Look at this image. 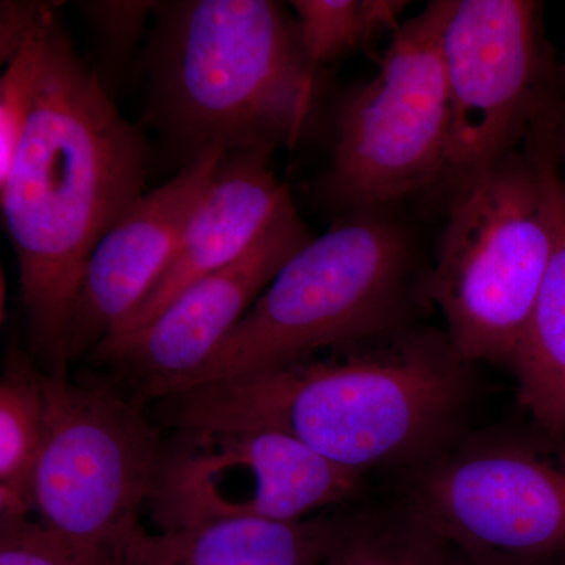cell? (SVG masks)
<instances>
[{"label":"cell","instance_id":"30bf717a","mask_svg":"<svg viewBox=\"0 0 565 565\" xmlns=\"http://www.w3.org/2000/svg\"><path fill=\"white\" fill-rule=\"evenodd\" d=\"M408 514L473 565L565 559V460L504 441L427 468Z\"/></svg>","mask_w":565,"mask_h":565},{"label":"cell","instance_id":"ac0fdd59","mask_svg":"<svg viewBox=\"0 0 565 565\" xmlns=\"http://www.w3.org/2000/svg\"><path fill=\"white\" fill-rule=\"evenodd\" d=\"M408 2L401 0H296L297 28L308 61L321 68L360 50L379 33L394 32Z\"/></svg>","mask_w":565,"mask_h":565},{"label":"cell","instance_id":"6da1fadb","mask_svg":"<svg viewBox=\"0 0 565 565\" xmlns=\"http://www.w3.org/2000/svg\"><path fill=\"white\" fill-rule=\"evenodd\" d=\"M148 162L143 137L50 3L35 109L0 184V206L20 266L29 340L51 370L68 367L66 332L85 267L145 195Z\"/></svg>","mask_w":565,"mask_h":565},{"label":"cell","instance_id":"5bb4252c","mask_svg":"<svg viewBox=\"0 0 565 565\" xmlns=\"http://www.w3.org/2000/svg\"><path fill=\"white\" fill-rule=\"evenodd\" d=\"M352 515L322 512L297 522L217 520L150 533L140 526L109 565H322Z\"/></svg>","mask_w":565,"mask_h":565},{"label":"cell","instance_id":"ffe728a7","mask_svg":"<svg viewBox=\"0 0 565 565\" xmlns=\"http://www.w3.org/2000/svg\"><path fill=\"white\" fill-rule=\"evenodd\" d=\"M0 565H109L32 516L0 515Z\"/></svg>","mask_w":565,"mask_h":565},{"label":"cell","instance_id":"ba28073f","mask_svg":"<svg viewBox=\"0 0 565 565\" xmlns=\"http://www.w3.org/2000/svg\"><path fill=\"white\" fill-rule=\"evenodd\" d=\"M539 10L531 0H444L441 54L451 98L446 184L516 150L563 104Z\"/></svg>","mask_w":565,"mask_h":565},{"label":"cell","instance_id":"44dd1931","mask_svg":"<svg viewBox=\"0 0 565 565\" xmlns=\"http://www.w3.org/2000/svg\"><path fill=\"white\" fill-rule=\"evenodd\" d=\"M159 2L148 0H95L82 2L81 11L102 43L103 62L120 68L131 58Z\"/></svg>","mask_w":565,"mask_h":565},{"label":"cell","instance_id":"603a6c76","mask_svg":"<svg viewBox=\"0 0 565 565\" xmlns=\"http://www.w3.org/2000/svg\"><path fill=\"white\" fill-rule=\"evenodd\" d=\"M553 137H555V147L557 159H559V166L565 169V103L563 104V107L557 110L555 120H553Z\"/></svg>","mask_w":565,"mask_h":565},{"label":"cell","instance_id":"5b68a950","mask_svg":"<svg viewBox=\"0 0 565 565\" xmlns=\"http://www.w3.org/2000/svg\"><path fill=\"white\" fill-rule=\"evenodd\" d=\"M419 274L414 236L390 207L344 212L281 267L178 393L411 326L416 297H426Z\"/></svg>","mask_w":565,"mask_h":565},{"label":"cell","instance_id":"4fadbf2b","mask_svg":"<svg viewBox=\"0 0 565 565\" xmlns=\"http://www.w3.org/2000/svg\"><path fill=\"white\" fill-rule=\"evenodd\" d=\"M273 154L264 150L225 152L182 230L169 266L134 313L93 351L96 362L140 332L196 281L236 262L294 203L288 185L270 167Z\"/></svg>","mask_w":565,"mask_h":565},{"label":"cell","instance_id":"3957f363","mask_svg":"<svg viewBox=\"0 0 565 565\" xmlns=\"http://www.w3.org/2000/svg\"><path fill=\"white\" fill-rule=\"evenodd\" d=\"M145 66L150 121L184 158L292 148L310 132L321 68L273 0L159 2Z\"/></svg>","mask_w":565,"mask_h":565},{"label":"cell","instance_id":"9c48e42d","mask_svg":"<svg viewBox=\"0 0 565 565\" xmlns=\"http://www.w3.org/2000/svg\"><path fill=\"white\" fill-rule=\"evenodd\" d=\"M362 486V475L274 430H178L150 508L161 531L217 520L297 522L349 503Z\"/></svg>","mask_w":565,"mask_h":565},{"label":"cell","instance_id":"8fae6325","mask_svg":"<svg viewBox=\"0 0 565 565\" xmlns=\"http://www.w3.org/2000/svg\"><path fill=\"white\" fill-rule=\"evenodd\" d=\"M313 237L296 204H289L236 262L196 281L103 363L121 366L147 397L180 392Z\"/></svg>","mask_w":565,"mask_h":565},{"label":"cell","instance_id":"7a4b0ae2","mask_svg":"<svg viewBox=\"0 0 565 565\" xmlns=\"http://www.w3.org/2000/svg\"><path fill=\"white\" fill-rule=\"evenodd\" d=\"M465 371L446 333L405 326L163 399L178 430H274L362 475L435 448L463 403Z\"/></svg>","mask_w":565,"mask_h":565},{"label":"cell","instance_id":"8992f818","mask_svg":"<svg viewBox=\"0 0 565 565\" xmlns=\"http://www.w3.org/2000/svg\"><path fill=\"white\" fill-rule=\"evenodd\" d=\"M444 0L393 32L373 79L337 115L332 166L322 182L345 212L384 210L444 182L451 98L441 54Z\"/></svg>","mask_w":565,"mask_h":565},{"label":"cell","instance_id":"7402d4cb","mask_svg":"<svg viewBox=\"0 0 565 565\" xmlns=\"http://www.w3.org/2000/svg\"><path fill=\"white\" fill-rule=\"evenodd\" d=\"M41 3L7 0L0 7V62L7 63L20 51L39 18Z\"/></svg>","mask_w":565,"mask_h":565},{"label":"cell","instance_id":"9a60e30c","mask_svg":"<svg viewBox=\"0 0 565 565\" xmlns=\"http://www.w3.org/2000/svg\"><path fill=\"white\" fill-rule=\"evenodd\" d=\"M520 403L553 435L565 437V184L557 199L556 247L511 359Z\"/></svg>","mask_w":565,"mask_h":565},{"label":"cell","instance_id":"e0dca14e","mask_svg":"<svg viewBox=\"0 0 565 565\" xmlns=\"http://www.w3.org/2000/svg\"><path fill=\"white\" fill-rule=\"evenodd\" d=\"M322 565H473L429 527L401 516L352 515Z\"/></svg>","mask_w":565,"mask_h":565},{"label":"cell","instance_id":"7c38bea8","mask_svg":"<svg viewBox=\"0 0 565 565\" xmlns=\"http://www.w3.org/2000/svg\"><path fill=\"white\" fill-rule=\"evenodd\" d=\"M212 147L182 166L161 188L134 204L95 248L66 332V360L95 351L169 266L185 223L199 206L225 156Z\"/></svg>","mask_w":565,"mask_h":565},{"label":"cell","instance_id":"277c9868","mask_svg":"<svg viewBox=\"0 0 565 565\" xmlns=\"http://www.w3.org/2000/svg\"><path fill=\"white\" fill-rule=\"evenodd\" d=\"M448 215L426 299L465 363H511L556 247L563 188L553 118L525 148L449 185Z\"/></svg>","mask_w":565,"mask_h":565},{"label":"cell","instance_id":"52a82bcc","mask_svg":"<svg viewBox=\"0 0 565 565\" xmlns=\"http://www.w3.org/2000/svg\"><path fill=\"white\" fill-rule=\"evenodd\" d=\"M44 433L33 471L40 522L88 552L110 553L139 530L166 445L136 404L106 386L44 377Z\"/></svg>","mask_w":565,"mask_h":565},{"label":"cell","instance_id":"cb8c5ba5","mask_svg":"<svg viewBox=\"0 0 565 565\" xmlns=\"http://www.w3.org/2000/svg\"><path fill=\"white\" fill-rule=\"evenodd\" d=\"M557 76H559V87L563 88V92L565 90V63L563 66H559L557 68Z\"/></svg>","mask_w":565,"mask_h":565},{"label":"cell","instance_id":"d4e9b609","mask_svg":"<svg viewBox=\"0 0 565 565\" xmlns=\"http://www.w3.org/2000/svg\"><path fill=\"white\" fill-rule=\"evenodd\" d=\"M512 565H565V559H559V561H546V563L512 564Z\"/></svg>","mask_w":565,"mask_h":565},{"label":"cell","instance_id":"2e32d148","mask_svg":"<svg viewBox=\"0 0 565 565\" xmlns=\"http://www.w3.org/2000/svg\"><path fill=\"white\" fill-rule=\"evenodd\" d=\"M44 377L11 348L0 379V515L31 516L32 481L44 433Z\"/></svg>","mask_w":565,"mask_h":565},{"label":"cell","instance_id":"d6986e66","mask_svg":"<svg viewBox=\"0 0 565 565\" xmlns=\"http://www.w3.org/2000/svg\"><path fill=\"white\" fill-rule=\"evenodd\" d=\"M50 3H41L39 18L20 51L3 63L0 77V184L7 181L39 95L44 61V20Z\"/></svg>","mask_w":565,"mask_h":565}]
</instances>
